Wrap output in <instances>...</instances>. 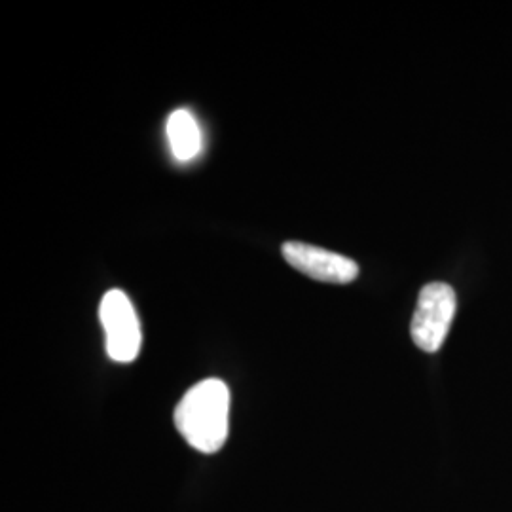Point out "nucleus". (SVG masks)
Segmentation results:
<instances>
[{
	"label": "nucleus",
	"instance_id": "3",
	"mask_svg": "<svg viewBox=\"0 0 512 512\" xmlns=\"http://www.w3.org/2000/svg\"><path fill=\"white\" fill-rule=\"evenodd\" d=\"M99 317L107 338V353L116 363H131L137 359L143 334L137 311L124 291H109L101 300Z\"/></svg>",
	"mask_w": 512,
	"mask_h": 512
},
{
	"label": "nucleus",
	"instance_id": "4",
	"mask_svg": "<svg viewBox=\"0 0 512 512\" xmlns=\"http://www.w3.org/2000/svg\"><path fill=\"white\" fill-rule=\"evenodd\" d=\"M283 256L294 270L321 283L348 285L359 277V264L355 260L315 245H308V243H300V241L285 243Z\"/></svg>",
	"mask_w": 512,
	"mask_h": 512
},
{
	"label": "nucleus",
	"instance_id": "1",
	"mask_svg": "<svg viewBox=\"0 0 512 512\" xmlns=\"http://www.w3.org/2000/svg\"><path fill=\"white\" fill-rule=\"evenodd\" d=\"M230 391L217 378L203 380L186 391L175 410V425L183 439L202 454H215L228 439Z\"/></svg>",
	"mask_w": 512,
	"mask_h": 512
},
{
	"label": "nucleus",
	"instance_id": "2",
	"mask_svg": "<svg viewBox=\"0 0 512 512\" xmlns=\"http://www.w3.org/2000/svg\"><path fill=\"white\" fill-rule=\"evenodd\" d=\"M456 310V291L448 283L435 281L425 285L418 296V304L410 325L414 344L425 353H437L450 332Z\"/></svg>",
	"mask_w": 512,
	"mask_h": 512
},
{
	"label": "nucleus",
	"instance_id": "5",
	"mask_svg": "<svg viewBox=\"0 0 512 512\" xmlns=\"http://www.w3.org/2000/svg\"><path fill=\"white\" fill-rule=\"evenodd\" d=\"M167 139L179 162L194 160L202 150V131L188 110H175L167 120Z\"/></svg>",
	"mask_w": 512,
	"mask_h": 512
}]
</instances>
